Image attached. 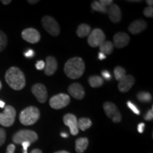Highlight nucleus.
Instances as JSON below:
<instances>
[{"instance_id": "nucleus-44", "label": "nucleus", "mask_w": 153, "mask_h": 153, "mask_svg": "<svg viewBox=\"0 0 153 153\" xmlns=\"http://www.w3.org/2000/svg\"><path fill=\"white\" fill-rule=\"evenodd\" d=\"M38 1H38V0H35V1H30V0H28V2L30 4H34L38 2Z\"/></svg>"}, {"instance_id": "nucleus-26", "label": "nucleus", "mask_w": 153, "mask_h": 153, "mask_svg": "<svg viewBox=\"0 0 153 153\" xmlns=\"http://www.w3.org/2000/svg\"><path fill=\"white\" fill-rule=\"evenodd\" d=\"M114 76L116 78V79L117 81H120V79H122L126 75V71L123 68L120 66L116 67L114 69Z\"/></svg>"}, {"instance_id": "nucleus-19", "label": "nucleus", "mask_w": 153, "mask_h": 153, "mask_svg": "<svg viewBox=\"0 0 153 153\" xmlns=\"http://www.w3.org/2000/svg\"><path fill=\"white\" fill-rule=\"evenodd\" d=\"M89 140L87 137H79L75 141V150L77 153H83L87 148Z\"/></svg>"}, {"instance_id": "nucleus-43", "label": "nucleus", "mask_w": 153, "mask_h": 153, "mask_svg": "<svg viewBox=\"0 0 153 153\" xmlns=\"http://www.w3.org/2000/svg\"><path fill=\"white\" fill-rule=\"evenodd\" d=\"M5 107V103L3 101L0 100V108H4Z\"/></svg>"}, {"instance_id": "nucleus-40", "label": "nucleus", "mask_w": 153, "mask_h": 153, "mask_svg": "<svg viewBox=\"0 0 153 153\" xmlns=\"http://www.w3.org/2000/svg\"><path fill=\"white\" fill-rule=\"evenodd\" d=\"M30 153H43V152L41 150H39V149H34Z\"/></svg>"}, {"instance_id": "nucleus-21", "label": "nucleus", "mask_w": 153, "mask_h": 153, "mask_svg": "<svg viewBox=\"0 0 153 153\" xmlns=\"http://www.w3.org/2000/svg\"><path fill=\"white\" fill-rule=\"evenodd\" d=\"M99 47L100 52L105 55H110L114 51V44L110 41H104Z\"/></svg>"}, {"instance_id": "nucleus-5", "label": "nucleus", "mask_w": 153, "mask_h": 153, "mask_svg": "<svg viewBox=\"0 0 153 153\" xmlns=\"http://www.w3.org/2000/svg\"><path fill=\"white\" fill-rule=\"evenodd\" d=\"M16 112L15 108L11 106L4 107L3 113H0V124L4 127H9L14 124Z\"/></svg>"}, {"instance_id": "nucleus-4", "label": "nucleus", "mask_w": 153, "mask_h": 153, "mask_svg": "<svg viewBox=\"0 0 153 153\" xmlns=\"http://www.w3.org/2000/svg\"><path fill=\"white\" fill-rule=\"evenodd\" d=\"M38 136L36 132L30 130H21L13 135L12 140L15 144L22 145L24 142H28L30 144L36 142Z\"/></svg>"}, {"instance_id": "nucleus-48", "label": "nucleus", "mask_w": 153, "mask_h": 153, "mask_svg": "<svg viewBox=\"0 0 153 153\" xmlns=\"http://www.w3.org/2000/svg\"><path fill=\"white\" fill-rule=\"evenodd\" d=\"M1 87H2V85H1V81H0V90H1Z\"/></svg>"}, {"instance_id": "nucleus-34", "label": "nucleus", "mask_w": 153, "mask_h": 153, "mask_svg": "<svg viewBox=\"0 0 153 153\" xmlns=\"http://www.w3.org/2000/svg\"><path fill=\"white\" fill-rule=\"evenodd\" d=\"M34 55H35V52H34L32 49L28 50V51H26V52H25V53H24V56L26 57H27V58L33 57L34 56Z\"/></svg>"}, {"instance_id": "nucleus-38", "label": "nucleus", "mask_w": 153, "mask_h": 153, "mask_svg": "<svg viewBox=\"0 0 153 153\" xmlns=\"http://www.w3.org/2000/svg\"><path fill=\"white\" fill-rule=\"evenodd\" d=\"M145 128V124L144 123H140L137 125V131L139 132L140 133H143L144 132Z\"/></svg>"}, {"instance_id": "nucleus-9", "label": "nucleus", "mask_w": 153, "mask_h": 153, "mask_svg": "<svg viewBox=\"0 0 153 153\" xmlns=\"http://www.w3.org/2000/svg\"><path fill=\"white\" fill-rule=\"evenodd\" d=\"M103 107L105 114L114 123H119L121 121V114L114 104L111 102H105Z\"/></svg>"}, {"instance_id": "nucleus-33", "label": "nucleus", "mask_w": 153, "mask_h": 153, "mask_svg": "<svg viewBox=\"0 0 153 153\" xmlns=\"http://www.w3.org/2000/svg\"><path fill=\"white\" fill-rule=\"evenodd\" d=\"M45 63L43 60H39L38 61L37 63L36 64V68L38 70H43L45 68Z\"/></svg>"}, {"instance_id": "nucleus-16", "label": "nucleus", "mask_w": 153, "mask_h": 153, "mask_svg": "<svg viewBox=\"0 0 153 153\" xmlns=\"http://www.w3.org/2000/svg\"><path fill=\"white\" fill-rule=\"evenodd\" d=\"M107 14H108L110 20L114 24H117L121 20V11H120L119 7L118 5L115 4H112L111 5L109 6V7L108 8Z\"/></svg>"}, {"instance_id": "nucleus-6", "label": "nucleus", "mask_w": 153, "mask_h": 153, "mask_svg": "<svg viewBox=\"0 0 153 153\" xmlns=\"http://www.w3.org/2000/svg\"><path fill=\"white\" fill-rule=\"evenodd\" d=\"M42 25L46 31L53 36H57L60 34V28L58 23L53 17L45 16L42 19Z\"/></svg>"}, {"instance_id": "nucleus-2", "label": "nucleus", "mask_w": 153, "mask_h": 153, "mask_svg": "<svg viewBox=\"0 0 153 153\" xmlns=\"http://www.w3.org/2000/svg\"><path fill=\"white\" fill-rule=\"evenodd\" d=\"M5 80L9 87L14 90H22L26 86L24 74L16 67H11L5 74Z\"/></svg>"}, {"instance_id": "nucleus-45", "label": "nucleus", "mask_w": 153, "mask_h": 153, "mask_svg": "<svg viewBox=\"0 0 153 153\" xmlns=\"http://www.w3.org/2000/svg\"><path fill=\"white\" fill-rule=\"evenodd\" d=\"M54 153H70V152L65 150H60V151H57V152H55Z\"/></svg>"}, {"instance_id": "nucleus-17", "label": "nucleus", "mask_w": 153, "mask_h": 153, "mask_svg": "<svg viewBox=\"0 0 153 153\" xmlns=\"http://www.w3.org/2000/svg\"><path fill=\"white\" fill-rule=\"evenodd\" d=\"M44 68L45 74L48 76H51L55 73L57 69V62L55 57L48 56L46 58V62Z\"/></svg>"}, {"instance_id": "nucleus-15", "label": "nucleus", "mask_w": 153, "mask_h": 153, "mask_svg": "<svg viewBox=\"0 0 153 153\" xmlns=\"http://www.w3.org/2000/svg\"><path fill=\"white\" fill-rule=\"evenodd\" d=\"M68 92L74 99L81 100L85 95V89L79 83H73L68 87Z\"/></svg>"}, {"instance_id": "nucleus-47", "label": "nucleus", "mask_w": 153, "mask_h": 153, "mask_svg": "<svg viewBox=\"0 0 153 153\" xmlns=\"http://www.w3.org/2000/svg\"><path fill=\"white\" fill-rule=\"evenodd\" d=\"M130 1V2H141V1H138V0H137V1Z\"/></svg>"}, {"instance_id": "nucleus-1", "label": "nucleus", "mask_w": 153, "mask_h": 153, "mask_svg": "<svg viewBox=\"0 0 153 153\" xmlns=\"http://www.w3.org/2000/svg\"><path fill=\"white\" fill-rule=\"evenodd\" d=\"M85 70V65L84 60L78 57L69 59L64 67V72L69 78L76 79L81 77Z\"/></svg>"}, {"instance_id": "nucleus-30", "label": "nucleus", "mask_w": 153, "mask_h": 153, "mask_svg": "<svg viewBox=\"0 0 153 153\" xmlns=\"http://www.w3.org/2000/svg\"><path fill=\"white\" fill-rule=\"evenodd\" d=\"M6 131L4 129L0 128V147L4 144L6 140Z\"/></svg>"}, {"instance_id": "nucleus-20", "label": "nucleus", "mask_w": 153, "mask_h": 153, "mask_svg": "<svg viewBox=\"0 0 153 153\" xmlns=\"http://www.w3.org/2000/svg\"><path fill=\"white\" fill-rule=\"evenodd\" d=\"M91 33V27L89 25L82 24L78 26L76 30V35L79 38H85Z\"/></svg>"}, {"instance_id": "nucleus-25", "label": "nucleus", "mask_w": 153, "mask_h": 153, "mask_svg": "<svg viewBox=\"0 0 153 153\" xmlns=\"http://www.w3.org/2000/svg\"><path fill=\"white\" fill-rule=\"evenodd\" d=\"M137 98L140 102L148 103L152 101V95L150 93L145 91H140L137 94Z\"/></svg>"}, {"instance_id": "nucleus-37", "label": "nucleus", "mask_w": 153, "mask_h": 153, "mask_svg": "<svg viewBox=\"0 0 153 153\" xmlns=\"http://www.w3.org/2000/svg\"><path fill=\"white\" fill-rule=\"evenodd\" d=\"M99 2H100L101 4H103L104 6V7H107V6H110L113 3V1L112 0H100L99 1Z\"/></svg>"}, {"instance_id": "nucleus-28", "label": "nucleus", "mask_w": 153, "mask_h": 153, "mask_svg": "<svg viewBox=\"0 0 153 153\" xmlns=\"http://www.w3.org/2000/svg\"><path fill=\"white\" fill-rule=\"evenodd\" d=\"M127 106H128V108H130V109H131L133 113H135V114H137V115L140 114V110L137 108V106H135L133 103L131 102V101H128Z\"/></svg>"}, {"instance_id": "nucleus-24", "label": "nucleus", "mask_w": 153, "mask_h": 153, "mask_svg": "<svg viewBox=\"0 0 153 153\" xmlns=\"http://www.w3.org/2000/svg\"><path fill=\"white\" fill-rule=\"evenodd\" d=\"M91 7L94 11H99V12L102 13V14H107V11H108V9L103 4H101L99 2V1H94L91 3Z\"/></svg>"}, {"instance_id": "nucleus-39", "label": "nucleus", "mask_w": 153, "mask_h": 153, "mask_svg": "<svg viewBox=\"0 0 153 153\" xmlns=\"http://www.w3.org/2000/svg\"><path fill=\"white\" fill-rule=\"evenodd\" d=\"M98 57H99V60H104V59H106V55H105V54H104V53L99 52V53Z\"/></svg>"}, {"instance_id": "nucleus-8", "label": "nucleus", "mask_w": 153, "mask_h": 153, "mask_svg": "<svg viewBox=\"0 0 153 153\" xmlns=\"http://www.w3.org/2000/svg\"><path fill=\"white\" fill-rule=\"evenodd\" d=\"M106 40V36L102 30L99 28H95L91 30V33L88 36V44L92 48L99 47L101 43Z\"/></svg>"}, {"instance_id": "nucleus-11", "label": "nucleus", "mask_w": 153, "mask_h": 153, "mask_svg": "<svg viewBox=\"0 0 153 153\" xmlns=\"http://www.w3.org/2000/svg\"><path fill=\"white\" fill-rule=\"evenodd\" d=\"M22 36L24 41L30 43H36L41 40V34L37 30L33 28L24 29L22 33Z\"/></svg>"}, {"instance_id": "nucleus-35", "label": "nucleus", "mask_w": 153, "mask_h": 153, "mask_svg": "<svg viewBox=\"0 0 153 153\" xmlns=\"http://www.w3.org/2000/svg\"><path fill=\"white\" fill-rule=\"evenodd\" d=\"M15 149H16V146L14 144H9L7 146V152L6 153H14Z\"/></svg>"}, {"instance_id": "nucleus-31", "label": "nucleus", "mask_w": 153, "mask_h": 153, "mask_svg": "<svg viewBox=\"0 0 153 153\" xmlns=\"http://www.w3.org/2000/svg\"><path fill=\"white\" fill-rule=\"evenodd\" d=\"M144 119L145 120H152L153 119V106H152V108L149 110L147 114L145 115Z\"/></svg>"}, {"instance_id": "nucleus-10", "label": "nucleus", "mask_w": 153, "mask_h": 153, "mask_svg": "<svg viewBox=\"0 0 153 153\" xmlns=\"http://www.w3.org/2000/svg\"><path fill=\"white\" fill-rule=\"evenodd\" d=\"M31 91L38 101L43 104L47 101L48 91L46 87L42 84H36L31 88Z\"/></svg>"}, {"instance_id": "nucleus-27", "label": "nucleus", "mask_w": 153, "mask_h": 153, "mask_svg": "<svg viewBox=\"0 0 153 153\" xmlns=\"http://www.w3.org/2000/svg\"><path fill=\"white\" fill-rule=\"evenodd\" d=\"M7 37L3 31L0 30V52L3 51L7 45Z\"/></svg>"}, {"instance_id": "nucleus-7", "label": "nucleus", "mask_w": 153, "mask_h": 153, "mask_svg": "<svg viewBox=\"0 0 153 153\" xmlns=\"http://www.w3.org/2000/svg\"><path fill=\"white\" fill-rule=\"evenodd\" d=\"M70 102V96L65 94H58L53 96L50 99V106L54 109H61L65 108Z\"/></svg>"}, {"instance_id": "nucleus-36", "label": "nucleus", "mask_w": 153, "mask_h": 153, "mask_svg": "<svg viewBox=\"0 0 153 153\" xmlns=\"http://www.w3.org/2000/svg\"><path fill=\"white\" fill-rule=\"evenodd\" d=\"M22 145L23 147V153H28L27 152L28 148L30 145V143L28 142H24L22 143Z\"/></svg>"}, {"instance_id": "nucleus-3", "label": "nucleus", "mask_w": 153, "mask_h": 153, "mask_svg": "<svg viewBox=\"0 0 153 153\" xmlns=\"http://www.w3.org/2000/svg\"><path fill=\"white\" fill-rule=\"evenodd\" d=\"M41 116V113L37 107L28 106L21 112L19 120L23 125L31 126L37 122Z\"/></svg>"}, {"instance_id": "nucleus-23", "label": "nucleus", "mask_w": 153, "mask_h": 153, "mask_svg": "<svg viewBox=\"0 0 153 153\" xmlns=\"http://www.w3.org/2000/svg\"><path fill=\"white\" fill-rule=\"evenodd\" d=\"M89 83L91 87L93 88H97L101 87L104 85V79L101 76H99L98 75L95 76H91L89 78Z\"/></svg>"}, {"instance_id": "nucleus-46", "label": "nucleus", "mask_w": 153, "mask_h": 153, "mask_svg": "<svg viewBox=\"0 0 153 153\" xmlns=\"http://www.w3.org/2000/svg\"><path fill=\"white\" fill-rule=\"evenodd\" d=\"M60 135L62 136V137H68V135L67 133H62L60 134Z\"/></svg>"}, {"instance_id": "nucleus-12", "label": "nucleus", "mask_w": 153, "mask_h": 153, "mask_svg": "<svg viewBox=\"0 0 153 153\" xmlns=\"http://www.w3.org/2000/svg\"><path fill=\"white\" fill-rule=\"evenodd\" d=\"M63 122L65 125L68 126L70 133L72 135H76L79 133V129L77 126V119L74 115L72 114H67L63 117Z\"/></svg>"}, {"instance_id": "nucleus-29", "label": "nucleus", "mask_w": 153, "mask_h": 153, "mask_svg": "<svg viewBox=\"0 0 153 153\" xmlns=\"http://www.w3.org/2000/svg\"><path fill=\"white\" fill-rule=\"evenodd\" d=\"M143 14L148 18H152L153 16V8L152 7H147L144 9Z\"/></svg>"}, {"instance_id": "nucleus-13", "label": "nucleus", "mask_w": 153, "mask_h": 153, "mask_svg": "<svg viewBox=\"0 0 153 153\" xmlns=\"http://www.w3.org/2000/svg\"><path fill=\"white\" fill-rule=\"evenodd\" d=\"M130 37L124 32H118L114 36V45L116 48H122L128 45Z\"/></svg>"}, {"instance_id": "nucleus-32", "label": "nucleus", "mask_w": 153, "mask_h": 153, "mask_svg": "<svg viewBox=\"0 0 153 153\" xmlns=\"http://www.w3.org/2000/svg\"><path fill=\"white\" fill-rule=\"evenodd\" d=\"M101 75L103 76V79H105L107 81H109L110 79H111V74L108 70H103L101 72Z\"/></svg>"}, {"instance_id": "nucleus-41", "label": "nucleus", "mask_w": 153, "mask_h": 153, "mask_svg": "<svg viewBox=\"0 0 153 153\" xmlns=\"http://www.w3.org/2000/svg\"><path fill=\"white\" fill-rule=\"evenodd\" d=\"M11 2V0H7V1H6V0H2V1H1V3H3L4 5H8Z\"/></svg>"}, {"instance_id": "nucleus-22", "label": "nucleus", "mask_w": 153, "mask_h": 153, "mask_svg": "<svg viewBox=\"0 0 153 153\" xmlns=\"http://www.w3.org/2000/svg\"><path fill=\"white\" fill-rule=\"evenodd\" d=\"M91 125H92V122L88 118H81L79 120H77L78 129H80L82 131H85L89 128Z\"/></svg>"}, {"instance_id": "nucleus-18", "label": "nucleus", "mask_w": 153, "mask_h": 153, "mask_svg": "<svg viewBox=\"0 0 153 153\" xmlns=\"http://www.w3.org/2000/svg\"><path fill=\"white\" fill-rule=\"evenodd\" d=\"M147 23L143 19H139L132 22L128 27V30L132 34H137L143 31L147 28Z\"/></svg>"}, {"instance_id": "nucleus-42", "label": "nucleus", "mask_w": 153, "mask_h": 153, "mask_svg": "<svg viewBox=\"0 0 153 153\" xmlns=\"http://www.w3.org/2000/svg\"><path fill=\"white\" fill-rule=\"evenodd\" d=\"M146 3L148 4V7H152V4H153V1L152 0H147L146 1Z\"/></svg>"}, {"instance_id": "nucleus-14", "label": "nucleus", "mask_w": 153, "mask_h": 153, "mask_svg": "<svg viewBox=\"0 0 153 153\" xmlns=\"http://www.w3.org/2000/svg\"><path fill=\"white\" fill-rule=\"evenodd\" d=\"M135 79L132 75H126L122 79H120L118 83V87L120 92H127L133 87L135 84Z\"/></svg>"}]
</instances>
